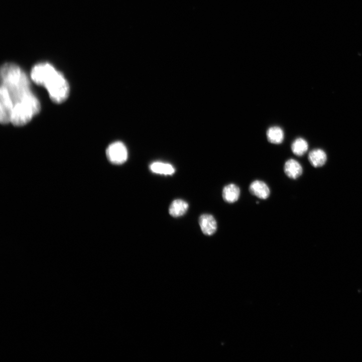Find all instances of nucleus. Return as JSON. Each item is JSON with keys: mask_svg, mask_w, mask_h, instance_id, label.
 Listing matches in <instances>:
<instances>
[{"mask_svg": "<svg viewBox=\"0 0 362 362\" xmlns=\"http://www.w3.org/2000/svg\"><path fill=\"white\" fill-rule=\"evenodd\" d=\"M1 84L11 98L14 108L34 96L27 75L14 63H6L2 67Z\"/></svg>", "mask_w": 362, "mask_h": 362, "instance_id": "nucleus-2", "label": "nucleus"}, {"mask_svg": "<svg viewBox=\"0 0 362 362\" xmlns=\"http://www.w3.org/2000/svg\"><path fill=\"white\" fill-rule=\"evenodd\" d=\"M284 171L288 177L294 180L300 177L303 173L301 164L294 159H289L286 162Z\"/></svg>", "mask_w": 362, "mask_h": 362, "instance_id": "nucleus-7", "label": "nucleus"}, {"mask_svg": "<svg viewBox=\"0 0 362 362\" xmlns=\"http://www.w3.org/2000/svg\"><path fill=\"white\" fill-rule=\"evenodd\" d=\"M308 160L313 167L319 168L324 166L326 163L327 156L323 150L318 149H315L309 153Z\"/></svg>", "mask_w": 362, "mask_h": 362, "instance_id": "nucleus-9", "label": "nucleus"}, {"mask_svg": "<svg viewBox=\"0 0 362 362\" xmlns=\"http://www.w3.org/2000/svg\"><path fill=\"white\" fill-rule=\"evenodd\" d=\"M199 223L202 232L206 235H212L217 230L216 220L211 214L201 215L199 219Z\"/></svg>", "mask_w": 362, "mask_h": 362, "instance_id": "nucleus-5", "label": "nucleus"}, {"mask_svg": "<svg viewBox=\"0 0 362 362\" xmlns=\"http://www.w3.org/2000/svg\"><path fill=\"white\" fill-rule=\"evenodd\" d=\"M240 195L239 188L234 184L225 186L222 190V197L224 201L228 203L236 202Z\"/></svg>", "mask_w": 362, "mask_h": 362, "instance_id": "nucleus-8", "label": "nucleus"}, {"mask_svg": "<svg viewBox=\"0 0 362 362\" xmlns=\"http://www.w3.org/2000/svg\"><path fill=\"white\" fill-rule=\"evenodd\" d=\"M249 191L252 195L263 200L267 199L270 195L268 186L264 182L260 180L253 181L250 185Z\"/></svg>", "mask_w": 362, "mask_h": 362, "instance_id": "nucleus-6", "label": "nucleus"}, {"mask_svg": "<svg viewBox=\"0 0 362 362\" xmlns=\"http://www.w3.org/2000/svg\"><path fill=\"white\" fill-rule=\"evenodd\" d=\"M106 155L112 164L122 165L127 161L128 152L124 143L116 142L109 145L106 150Z\"/></svg>", "mask_w": 362, "mask_h": 362, "instance_id": "nucleus-3", "label": "nucleus"}, {"mask_svg": "<svg viewBox=\"0 0 362 362\" xmlns=\"http://www.w3.org/2000/svg\"><path fill=\"white\" fill-rule=\"evenodd\" d=\"M268 141L271 144L279 145L281 144L284 139L283 131L279 127L270 128L267 132Z\"/></svg>", "mask_w": 362, "mask_h": 362, "instance_id": "nucleus-11", "label": "nucleus"}, {"mask_svg": "<svg viewBox=\"0 0 362 362\" xmlns=\"http://www.w3.org/2000/svg\"><path fill=\"white\" fill-rule=\"evenodd\" d=\"M151 170L156 174L172 175L175 173L174 168L169 164L155 162L150 166Z\"/></svg>", "mask_w": 362, "mask_h": 362, "instance_id": "nucleus-12", "label": "nucleus"}, {"mask_svg": "<svg viewBox=\"0 0 362 362\" xmlns=\"http://www.w3.org/2000/svg\"><path fill=\"white\" fill-rule=\"evenodd\" d=\"M308 150V144L307 141L303 138L297 139L291 145V150L293 153L297 156H303Z\"/></svg>", "mask_w": 362, "mask_h": 362, "instance_id": "nucleus-13", "label": "nucleus"}, {"mask_svg": "<svg viewBox=\"0 0 362 362\" xmlns=\"http://www.w3.org/2000/svg\"><path fill=\"white\" fill-rule=\"evenodd\" d=\"M31 77L36 84L47 88L54 102L61 103L68 98L69 83L64 75L52 65L44 63L35 65L32 69Z\"/></svg>", "mask_w": 362, "mask_h": 362, "instance_id": "nucleus-1", "label": "nucleus"}, {"mask_svg": "<svg viewBox=\"0 0 362 362\" xmlns=\"http://www.w3.org/2000/svg\"><path fill=\"white\" fill-rule=\"evenodd\" d=\"M188 208L189 205L187 202L181 199H177L172 202L169 211L172 216L178 217L184 215Z\"/></svg>", "mask_w": 362, "mask_h": 362, "instance_id": "nucleus-10", "label": "nucleus"}, {"mask_svg": "<svg viewBox=\"0 0 362 362\" xmlns=\"http://www.w3.org/2000/svg\"><path fill=\"white\" fill-rule=\"evenodd\" d=\"M0 100V121L2 124L7 125L11 123L14 105L7 92L2 87Z\"/></svg>", "mask_w": 362, "mask_h": 362, "instance_id": "nucleus-4", "label": "nucleus"}]
</instances>
